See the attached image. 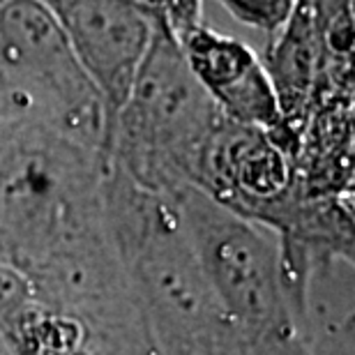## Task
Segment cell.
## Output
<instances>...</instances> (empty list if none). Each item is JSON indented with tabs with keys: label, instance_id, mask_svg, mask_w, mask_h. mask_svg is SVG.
Returning a JSON list of instances; mask_svg holds the SVG:
<instances>
[{
	"label": "cell",
	"instance_id": "3957f363",
	"mask_svg": "<svg viewBox=\"0 0 355 355\" xmlns=\"http://www.w3.org/2000/svg\"><path fill=\"white\" fill-rule=\"evenodd\" d=\"M178 44L194 79L224 118L263 130L272 139L284 130L272 81L254 49L203 24L178 37Z\"/></svg>",
	"mask_w": 355,
	"mask_h": 355
},
{
	"label": "cell",
	"instance_id": "277c9868",
	"mask_svg": "<svg viewBox=\"0 0 355 355\" xmlns=\"http://www.w3.org/2000/svg\"><path fill=\"white\" fill-rule=\"evenodd\" d=\"M240 24L275 37L286 26L297 0H217Z\"/></svg>",
	"mask_w": 355,
	"mask_h": 355
},
{
	"label": "cell",
	"instance_id": "7a4b0ae2",
	"mask_svg": "<svg viewBox=\"0 0 355 355\" xmlns=\"http://www.w3.org/2000/svg\"><path fill=\"white\" fill-rule=\"evenodd\" d=\"M65 33L104 109V144L146 51L157 17L139 0H42ZM102 144V150H104Z\"/></svg>",
	"mask_w": 355,
	"mask_h": 355
},
{
	"label": "cell",
	"instance_id": "6da1fadb",
	"mask_svg": "<svg viewBox=\"0 0 355 355\" xmlns=\"http://www.w3.org/2000/svg\"><path fill=\"white\" fill-rule=\"evenodd\" d=\"M219 120L222 113L194 79L173 33L157 19L104 150L153 187L194 182L198 159Z\"/></svg>",
	"mask_w": 355,
	"mask_h": 355
},
{
	"label": "cell",
	"instance_id": "5b68a950",
	"mask_svg": "<svg viewBox=\"0 0 355 355\" xmlns=\"http://www.w3.org/2000/svg\"><path fill=\"white\" fill-rule=\"evenodd\" d=\"M139 3H144L173 33L175 40L203 24V0H139Z\"/></svg>",
	"mask_w": 355,
	"mask_h": 355
}]
</instances>
